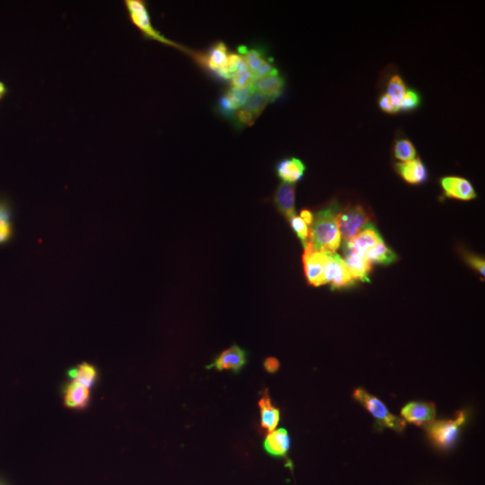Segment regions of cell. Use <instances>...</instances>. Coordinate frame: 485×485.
Returning <instances> with one entry per match:
<instances>
[{
	"mask_svg": "<svg viewBox=\"0 0 485 485\" xmlns=\"http://www.w3.org/2000/svg\"><path fill=\"white\" fill-rule=\"evenodd\" d=\"M393 150H394L395 159L399 160L400 162H408L410 160L415 159L416 155H417L415 145L413 144L410 139L406 138L397 139Z\"/></svg>",
	"mask_w": 485,
	"mask_h": 485,
	"instance_id": "cell-26",
	"label": "cell"
},
{
	"mask_svg": "<svg viewBox=\"0 0 485 485\" xmlns=\"http://www.w3.org/2000/svg\"><path fill=\"white\" fill-rule=\"evenodd\" d=\"M288 221H290L291 228H293V231L295 232L297 237H299L300 242L302 243L303 248H305L309 237L308 226L300 219V217L297 215L294 216Z\"/></svg>",
	"mask_w": 485,
	"mask_h": 485,
	"instance_id": "cell-31",
	"label": "cell"
},
{
	"mask_svg": "<svg viewBox=\"0 0 485 485\" xmlns=\"http://www.w3.org/2000/svg\"><path fill=\"white\" fill-rule=\"evenodd\" d=\"M365 255L370 259L371 263L383 264V266H389L397 260V255L384 242L368 250L365 253Z\"/></svg>",
	"mask_w": 485,
	"mask_h": 485,
	"instance_id": "cell-23",
	"label": "cell"
},
{
	"mask_svg": "<svg viewBox=\"0 0 485 485\" xmlns=\"http://www.w3.org/2000/svg\"><path fill=\"white\" fill-rule=\"evenodd\" d=\"M370 214L362 205L349 206L338 214L339 230L344 242H349L353 237L370 224Z\"/></svg>",
	"mask_w": 485,
	"mask_h": 485,
	"instance_id": "cell-5",
	"label": "cell"
},
{
	"mask_svg": "<svg viewBox=\"0 0 485 485\" xmlns=\"http://www.w3.org/2000/svg\"><path fill=\"white\" fill-rule=\"evenodd\" d=\"M257 120L255 116L246 110L241 108L238 110L235 115L234 121H236L237 126H251Z\"/></svg>",
	"mask_w": 485,
	"mask_h": 485,
	"instance_id": "cell-33",
	"label": "cell"
},
{
	"mask_svg": "<svg viewBox=\"0 0 485 485\" xmlns=\"http://www.w3.org/2000/svg\"><path fill=\"white\" fill-rule=\"evenodd\" d=\"M248 363V353L237 344L219 354L207 368H215L216 370H232L239 373Z\"/></svg>",
	"mask_w": 485,
	"mask_h": 485,
	"instance_id": "cell-10",
	"label": "cell"
},
{
	"mask_svg": "<svg viewBox=\"0 0 485 485\" xmlns=\"http://www.w3.org/2000/svg\"><path fill=\"white\" fill-rule=\"evenodd\" d=\"M238 53L242 56L246 66L254 74L255 79L279 74L273 62L267 59L266 53L261 48L239 46L238 47Z\"/></svg>",
	"mask_w": 485,
	"mask_h": 485,
	"instance_id": "cell-7",
	"label": "cell"
},
{
	"mask_svg": "<svg viewBox=\"0 0 485 485\" xmlns=\"http://www.w3.org/2000/svg\"><path fill=\"white\" fill-rule=\"evenodd\" d=\"M340 210V205L333 201L315 214L308 242L315 251L335 253L340 248L342 237L338 225Z\"/></svg>",
	"mask_w": 485,
	"mask_h": 485,
	"instance_id": "cell-1",
	"label": "cell"
},
{
	"mask_svg": "<svg viewBox=\"0 0 485 485\" xmlns=\"http://www.w3.org/2000/svg\"><path fill=\"white\" fill-rule=\"evenodd\" d=\"M440 186L446 197L460 201H471L477 197L474 186L466 178L445 177L440 179Z\"/></svg>",
	"mask_w": 485,
	"mask_h": 485,
	"instance_id": "cell-11",
	"label": "cell"
},
{
	"mask_svg": "<svg viewBox=\"0 0 485 485\" xmlns=\"http://www.w3.org/2000/svg\"><path fill=\"white\" fill-rule=\"evenodd\" d=\"M286 81L284 77L279 75L260 77L255 80L252 86L253 91L266 95L270 102H275L284 94Z\"/></svg>",
	"mask_w": 485,
	"mask_h": 485,
	"instance_id": "cell-19",
	"label": "cell"
},
{
	"mask_svg": "<svg viewBox=\"0 0 485 485\" xmlns=\"http://www.w3.org/2000/svg\"><path fill=\"white\" fill-rule=\"evenodd\" d=\"M290 443L288 431L284 428H281L268 433L264 442V448L270 456L286 457L290 451Z\"/></svg>",
	"mask_w": 485,
	"mask_h": 485,
	"instance_id": "cell-15",
	"label": "cell"
},
{
	"mask_svg": "<svg viewBox=\"0 0 485 485\" xmlns=\"http://www.w3.org/2000/svg\"><path fill=\"white\" fill-rule=\"evenodd\" d=\"M407 90V86L406 83H404V79L397 74L393 75L389 79L388 83V86H386V93L388 95V97L391 98L393 102L397 105L398 109H399L400 103L402 100L406 95ZM400 112V110H399Z\"/></svg>",
	"mask_w": 485,
	"mask_h": 485,
	"instance_id": "cell-25",
	"label": "cell"
},
{
	"mask_svg": "<svg viewBox=\"0 0 485 485\" xmlns=\"http://www.w3.org/2000/svg\"><path fill=\"white\" fill-rule=\"evenodd\" d=\"M382 242H384L383 238L379 230L373 225L370 224L349 242H344V245L359 254L365 255L368 250Z\"/></svg>",
	"mask_w": 485,
	"mask_h": 485,
	"instance_id": "cell-17",
	"label": "cell"
},
{
	"mask_svg": "<svg viewBox=\"0 0 485 485\" xmlns=\"http://www.w3.org/2000/svg\"><path fill=\"white\" fill-rule=\"evenodd\" d=\"M296 186L295 184L282 183L279 184L273 196V202L279 212L286 219L290 220L296 216L295 209Z\"/></svg>",
	"mask_w": 485,
	"mask_h": 485,
	"instance_id": "cell-13",
	"label": "cell"
},
{
	"mask_svg": "<svg viewBox=\"0 0 485 485\" xmlns=\"http://www.w3.org/2000/svg\"><path fill=\"white\" fill-rule=\"evenodd\" d=\"M196 61L208 70L217 72L222 68L227 67L228 64V46L223 41H218L210 48L206 55H195Z\"/></svg>",
	"mask_w": 485,
	"mask_h": 485,
	"instance_id": "cell-14",
	"label": "cell"
},
{
	"mask_svg": "<svg viewBox=\"0 0 485 485\" xmlns=\"http://www.w3.org/2000/svg\"><path fill=\"white\" fill-rule=\"evenodd\" d=\"M261 413V426L266 430L268 433L275 430L281 421V410L273 406L268 391L266 390L261 395L258 403Z\"/></svg>",
	"mask_w": 485,
	"mask_h": 485,
	"instance_id": "cell-20",
	"label": "cell"
},
{
	"mask_svg": "<svg viewBox=\"0 0 485 485\" xmlns=\"http://www.w3.org/2000/svg\"><path fill=\"white\" fill-rule=\"evenodd\" d=\"M466 412L459 410L454 419H438V421L435 419L424 427L428 439L433 445L442 451L451 449L459 439L461 431L466 424Z\"/></svg>",
	"mask_w": 485,
	"mask_h": 485,
	"instance_id": "cell-3",
	"label": "cell"
},
{
	"mask_svg": "<svg viewBox=\"0 0 485 485\" xmlns=\"http://www.w3.org/2000/svg\"><path fill=\"white\" fill-rule=\"evenodd\" d=\"M353 397L370 413L375 419V426L377 430L382 431L385 428H390L397 433H403L406 430V422L392 413L382 401L366 391L364 388L355 389Z\"/></svg>",
	"mask_w": 485,
	"mask_h": 485,
	"instance_id": "cell-2",
	"label": "cell"
},
{
	"mask_svg": "<svg viewBox=\"0 0 485 485\" xmlns=\"http://www.w3.org/2000/svg\"><path fill=\"white\" fill-rule=\"evenodd\" d=\"M6 91L5 86L4 84H2V83H0V98L2 97V95H4Z\"/></svg>",
	"mask_w": 485,
	"mask_h": 485,
	"instance_id": "cell-37",
	"label": "cell"
},
{
	"mask_svg": "<svg viewBox=\"0 0 485 485\" xmlns=\"http://www.w3.org/2000/svg\"><path fill=\"white\" fill-rule=\"evenodd\" d=\"M13 235L10 207L0 201V245L8 242Z\"/></svg>",
	"mask_w": 485,
	"mask_h": 485,
	"instance_id": "cell-24",
	"label": "cell"
},
{
	"mask_svg": "<svg viewBox=\"0 0 485 485\" xmlns=\"http://www.w3.org/2000/svg\"><path fill=\"white\" fill-rule=\"evenodd\" d=\"M395 168L406 183L413 186L424 184L428 180L427 168L421 159H415L408 162L395 164Z\"/></svg>",
	"mask_w": 485,
	"mask_h": 485,
	"instance_id": "cell-16",
	"label": "cell"
},
{
	"mask_svg": "<svg viewBox=\"0 0 485 485\" xmlns=\"http://www.w3.org/2000/svg\"><path fill=\"white\" fill-rule=\"evenodd\" d=\"M324 282L331 284L333 290H340L355 284L344 259L335 253H329L324 270Z\"/></svg>",
	"mask_w": 485,
	"mask_h": 485,
	"instance_id": "cell-8",
	"label": "cell"
},
{
	"mask_svg": "<svg viewBox=\"0 0 485 485\" xmlns=\"http://www.w3.org/2000/svg\"><path fill=\"white\" fill-rule=\"evenodd\" d=\"M68 376L73 379L74 382L89 388L97 382L98 372L95 366L84 362L68 371Z\"/></svg>",
	"mask_w": 485,
	"mask_h": 485,
	"instance_id": "cell-22",
	"label": "cell"
},
{
	"mask_svg": "<svg viewBox=\"0 0 485 485\" xmlns=\"http://www.w3.org/2000/svg\"><path fill=\"white\" fill-rule=\"evenodd\" d=\"M300 219L308 226H311L314 220V214L309 210H303L300 212Z\"/></svg>",
	"mask_w": 485,
	"mask_h": 485,
	"instance_id": "cell-36",
	"label": "cell"
},
{
	"mask_svg": "<svg viewBox=\"0 0 485 485\" xmlns=\"http://www.w3.org/2000/svg\"><path fill=\"white\" fill-rule=\"evenodd\" d=\"M125 6H126L130 20L146 38L186 52V48L169 40L168 38L164 37L161 32L154 28L152 23H151L150 12H148L147 4L144 1L142 0H127L125 1Z\"/></svg>",
	"mask_w": 485,
	"mask_h": 485,
	"instance_id": "cell-4",
	"label": "cell"
},
{
	"mask_svg": "<svg viewBox=\"0 0 485 485\" xmlns=\"http://www.w3.org/2000/svg\"><path fill=\"white\" fill-rule=\"evenodd\" d=\"M305 172V164L297 157L282 159L276 166L277 175L284 183H299L304 177Z\"/></svg>",
	"mask_w": 485,
	"mask_h": 485,
	"instance_id": "cell-18",
	"label": "cell"
},
{
	"mask_svg": "<svg viewBox=\"0 0 485 485\" xmlns=\"http://www.w3.org/2000/svg\"><path fill=\"white\" fill-rule=\"evenodd\" d=\"M269 103H270L269 98L266 97V95L259 93V92L257 91H253L252 94L249 95L245 106L242 107V109L251 112V114L255 116V119H257L259 116L261 115V112L264 111V109L266 108Z\"/></svg>",
	"mask_w": 485,
	"mask_h": 485,
	"instance_id": "cell-27",
	"label": "cell"
},
{
	"mask_svg": "<svg viewBox=\"0 0 485 485\" xmlns=\"http://www.w3.org/2000/svg\"><path fill=\"white\" fill-rule=\"evenodd\" d=\"M463 257L466 259V263H468L469 266L474 268L475 270H477L481 275L484 276V259L477 257L474 254H470V253L464 252Z\"/></svg>",
	"mask_w": 485,
	"mask_h": 485,
	"instance_id": "cell-34",
	"label": "cell"
},
{
	"mask_svg": "<svg viewBox=\"0 0 485 485\" xmlns=\"http://www.w3.org/2000/svg\"><path fill=\"white\" fill-rule=\"evenodd\" d=\"M379 108L382 110L384 112H386V114L395 115L400 112L397 105L393 102L391 98L389 97L388 95L386 93L380 95L379 98Z\"/></svg>",
	"mask_w": 485,
	"mask_h": 485,
	"instance_id": "cell-32",
	"label": "cell"
},
{
	"mask_svg": "<svg viewBox=\"0 0 485 485\" xmlns=\"http://www.w3.org/2000/svg\"><path fill=\"white\" fill-rule=\"evenodd\" d=\"M90 397L88 388L72 381L65 389L64 404L70 409H85L90 403Z\"/></svg>",
	"mask_w": 485,
	"mask_h": 485,
	"instance_id": "cell-21",
	"label": "cell"
},
{
	"mask_svg": "<svg viewBox=\"0 0 485 485\" xmlns=\"http://www.w3.org/2000/svg\"><path fill=\"white\" fill-rule=\"evenodd\" d=\"M264 366L268 373H276L279 368V362L273 357H269L264 361Z\"/></svg>",
	"mask_w": 485,
	"mask_h": 485,
	"instance_id": "cell-35",
	"label": "cell"
},
{
	"mask_svg": "<svg viewBox=\"0 0 485 485\" xmlns=\"http://www.w3.org/2000/svg\"><path fill=\"white\" fill-rule=\"evenodd\" d=\"M252 88H236L231 86L224 94L228 98L231 105L235 107V109L240 110L242 108L246 101H248L249 95L252 94Z\"/></svg>",
	"mask_w": 485,
	"mask_h": 485,
	"instance_id": "cell-29",
	"label": "cell"
},
{
	"mask_svg": "<svg viewBox=\"0 0 485 485\" xmlns=\"http://www.w3.org/2000/svg\"><path fill=\"white\" fill-rule=\"evenodd\" d=\"M422 97L419 92L413 88H407L403 100L400 103L399 110L402 112H410L415 111L421 106Z\"/></svg>",
	"mask_w": 485,
	"mask_h": 485,
	"instance_id": "cell-30",
	"label": "cell"
},
{
	"mask_svg": "<svg viewBox=\"0 0 485 485\" xmlns=\"http://www.w3.org/2000/svg\"><path fill=\"white\" fill-rule=\"evenodd\" d=\"M436 415L435 404L430 402H410L401 410L402 419L404 422L419 427H426L435 421Z\"/></svg>",
	"mask_w": 485,
	"mask_h": 485,
	"instance_id": "cell-9",
	"label": "cell"
},
{
	"mask_svg": "<svg viewBox=\"0 0 485 485\" xmlns=\"http://www.w3.org/2000/svg\"><path fill=\"white\" fill-rule=\"evenodd\" d=\"M344 263L354 281L370 282L368 275L371 272L372 263L365 255L359 254L344 245Z\"/></svg>",
	"mask_w": 485,
	"mask_h": 485,
	"instance_id": "cell-12",
	"label": "cell"
},
{
	"mask_svg": "<svg viewBox=\"0 0 485 485\" xmlns=\"http://www.w3.org/2000/svg\"><path fill=\"white\" fill-rule=\"evenodd\" d=\"M304 249L302 261L308 284L315 287L326 284L324 270L328 261L329 253L315 251L308 242H306Z\"/></svg>",
	"mask_w": 485,
	"mask_h": 485,
	"instance_id": "cell-6",
	"label": "cell"
},
{
	"mask_svg": "<svg viewBox=\"0 0 485 485\" xmlns=\"http://www.w3.org/2000/svg\"><path fill=\"white\" fill-rule=\"evenodd\" d=\"M255 79H255L254 74L246 66V62H244L232 77L231 86L236 88H252Z\"/></svg>",
	"mask_w": 485,
	"mask_h": 485,
	"instance_id": "cell-28",
	"label": "cell"
}]
</instances>
